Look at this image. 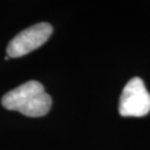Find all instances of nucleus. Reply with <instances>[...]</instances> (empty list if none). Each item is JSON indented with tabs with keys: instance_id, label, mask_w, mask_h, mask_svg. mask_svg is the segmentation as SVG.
Returning <instances> with one entry per match:
<instances>
[{
	"instance_id": "1",
	"label": "nucleus",
	"mask_w": 150,
	"mask_h": 150,
	"mask_svg": "<svg viewBox=\"0 0 150 150\" xmlns=\"http://www.w3.org/2000/svg\"><path fill=\"white\" fill-rule=\"evenodd\" d=\"M2 106L28 117H42L51 107V98L38 81H28L7 92L1 99Z\"/></svg>"
},
{
	"instance_id": "2",
	"label": "nucleus",
	"mask_w": 150,
	"mask_h": 150,
	"mask_svg": "<svg viewBox=\"0 0 150 150\" xmlns=\"http://www.w3.org/2000/svg\"><path fill=\"white\" fill-rule=\"evenodd\" d=\"M149 112L150 93L140 78H132L123 88L119 101V113L122 117H144Z\"/></svg>"
},
{
	"instance_id": "3",
	"label": "nucleus",
	"mask_w": 150,
	"mask_h": 150,
	"mask_svg": "<svg viewBox=\"0 0 150 150\" xmlns=\"http://www.w3.org/2000/svg\"><path fill=\"white\" fill-rule=\"evenodd\" d=\"M52 33V27L47 22H40L19 32L11 39L7 54L10 58H18L26 56L29 52L42 46Z\"/></svg>"
}]
</instances>
